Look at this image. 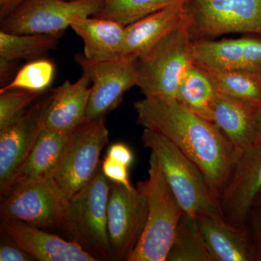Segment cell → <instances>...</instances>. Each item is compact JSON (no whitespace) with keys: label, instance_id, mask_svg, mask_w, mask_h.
I'll list each match as a JSON object with an SVG mask.
<instances>
[{"label":"cell","instance_id":"obj_1","mask_svg":"<svg viewBox=\"0 0 261 261\" xmlns=\"http://www.w3.org/2000/svg\"><path fill=\"white\" fill-rule=\"evenodd\" d=\"M134 107L139 125L167 138L200 168L219 204L236 152L219 127L175 98L144 97Z\"/></svg>","mask_w":261,"mask_h":261},{"label":"cell","instance_id":"obj_2","mask_svg":"<svg viewBox=\"0 0 261 261\" xmlns=\"http://www.w3.org/2000/svg\"><path fill=\"white\" fill-rule=\"evenodd\" d=\"M148 178L139 184L147 203V219L140 241L127 261H166L183 209L151 152Z\"/></svg>","mask_w":261,"mask_h":261},{"label":"cell","instance_id":"obj_3","mask_svg":"<svg viewBox=\"0 0 261 261\" xmlns=\"http://www.w3.org/2000/svg\"><path fill=\"white\" fill-rule=\"evenodd\" d=\"M195 63L189 25L171 31L137 59V86L144 97L176 99L180 82Z\"/></svg>","mask_w":261,"mask_h":261},{"label":"cell","instance_id":"obj_4","mask_svg":"<svg viewBox=\"0 0 261 261\" xmlns=\"http://www.w3.org/2000/svg\"><path fill=\"white\" fill-rule=\"evenodd\" d=\"M143 145L155 154L168 185L184 212L221 215L200 168L173 142L154 130L144 128Z\"/></svg>","mask_w":261,"mask_h":261},{"label":"cell","instance_id":"obj_5","mask_svg":"<svg viewBox=\"0 0 261 261\" xmlns=\"http://www.w3.org/2000/svg\"><path fill=\"white\" fill-rule=\"evenodd\" d=\"M2 202V219L18 220L68 233L70 200L51 176L20 184Z\"/></svg>","mask_w":261,"mask_h":261},{"label":"cell","instance_id":"obj_6","mask_svg":"<svg viewBox=\"0 0 261 261\" xmlns=\"http://www.w3.org/2000/svg\"><path fill=\"white\" fill-rule=\"evenodd\" d=\"M111 181L99 164L88 185L70 200L69 233L72 240L98 260H111L108 207Z\"/></svg>","mask_w":261,"mask_h":261},{"label":"cell","instance_id":"obj_7","mask_svg":"<svg viewBox=\"0 0 261 261\" xmlns=\"http://www.w3.org/2000/svg\"><path fill=\"white\" fill-rule=\"evenodd\" d=\"M109 141L105 116L75 128L51 177L68 199L74 197L94 177L101 151Z\"/></svg>","mask_w":261,"mask_h":261},{"label":"cell","instance_id":"obj_8","mask_svg":"<svg viewBox=\"0 0 261 261\" xmlns=\"http://www.w3.org/2000/svg\"><path fill=\"white\" fill-rule=\"evenodd\" d=\"M192 40L228 34L261 35V0H189Z\"/></svg>","mask_w":261,"mask_h":261},{"label":"cell","instance_id":"obj_9","mask_svg":"<svg viewBox=\"0 0 261 261\" xmlns=\"http://www.w3.org/2000/svg\"><path fill=\"white\" fill-rule=\"evenodd\" d=\"M106 0H23L1 19V31L15 34L61 35L75 17L94 16Z\"/></svg>","mask_w":261,"mask_h":261},{"label":"cell","instance_id":"obj_10","mask_svg":"<svg viewBox=\"0 0 261 261\" xmlns=\"http://www.w3.org/2000/svg\"><path fill=\"white\" fill-rule=\"evenodd\" d=\"M75 61L91 82L86 121L105 116L113 111L121 102L125 92L137 84V58L121 57L95 61L79 53Z\"/></svg>","mask_w":261,"mask_h":261},{"label":"cell","instance_id":"obj_11","mask_svg":"<svg viewBox=\"0 0 261 261\" xmlns=\"http://www.w3.org/2000/svg\"><path fill=\"white\" fill-rule=\"evenodd\" d=\"M147 219V199L141 187L128 188L111 181L108 207L111 260H128L140 241Z\"/></svg>","mask_w":261,"mask_h":261},{"label":"cell","instance_id":"obj_12","mask_svg":"<svg viewBox=\"0 0 261 261\" xmlns=\"http://www.w3.org/2000/svg\"><path fill=\"white\" fill-rule=\"evenodd\" d=\"M260 191L261 144L236 148L229 178L219 202L221 216L236 227H246Z\"/></svg>","mask_w":261,"mask_h":261},{"label":"cell","instance_id":"obj_13","mask_svg":"<svg viewBox=\"0 0 261 261\" xmlns=\"http://www.w3.org/2000/svg\"><path fill=\"white\" fill-rule=\"evenodd\" d=\"M51 94L33 102L0 129V194L4 197L15 171L27 160L46 128Z\"/></svg>","mask_w":261,"mask_h":261},{"label":"cell","instance_id":"obj_14","mask_svg":"<svg viewBox=\"0 0 261 261\" xmlns=\"http://www.w3.org/2000/svg\"><path fill=\"white\" fill-rule=\"evenodd\" d=\"M195 63L210 72L238 71L261 75V35L193 41Z\"/></svg>","mask_w":261,"mask_h":261},{"label":"cell","instance_id":"obj_15","mask_svg":"<svg viewBox=\"0 0 261 261\" xmlns=\"http://www.w3.org/2000/svg\"><path fill=\"white\" fill-rule=\"evenodd\" d=\"M2 229L22 250L39 261H97L78 243L18 220L3 219Z\"/></svg>","mask_w":261,"mask_h":261},{"label":"cell","instance_id":"obj_16","mask_svg":"<svg viewBox=\"0 0 261 261\" xmlns=\"http://www.w3.org/2000/svg\"><path fill=\"white\" fill-rule=\"evenodd\" d=\"M212 261H255L251 238L245 228L230 224L219 214H197Z\"/></svg>","mask_w":261,"mask_h":261},{"label":"cell","instance_id":"obj_17","mask_svg":"<svg viewBox=\"0 0 261 261\" xmlns=\"http://www.w3.org/2000/svg\"><path fill=\"white\" fill-rule=\"evenodd\" d=\"M190 25L186 4L168 7L126 25L121 57L140 58L171 31Z\"/></svg>","mask_w":261,"mask_h":261},{"label":"cell","instance_id":"obj_18","mask_svg":"<svg viewBox=\"0 0 261 261\" xmlns=\"http://www.w3.org/2000/svg\"><path fill=\"white\" fill-rule=\"evenodd\" d=\"M91 82L87 75L75 82L65 81L53 91L47 118L46 128L71 132L85 119L90 96Z\"/></svg>","mask_w":261,"mask_h":261},{"label":"cell","instance_id":"obj_19","mask_svg":"<svg viewBox=\"0 0 261 261\" xmlns=\"http://www.w3.org/2000/svg\"><path fill=\"white\" fill-rule=\"evenodd\" d=\"M70 27L84 42V56L89 60L121 58L126 25L111 19L75 17Z\"/></svg>","mask_w":261,"mask_h":261},{"label":"cell","instance_id":"obj_20","mask_svg":"<svg viewBox=\"0 0 261 261\" xmlns=\"http://www.w3.org/2000/svg\"><path fill=\"white\" fill-rule=\"evenodd\" d=\"M71 132L45 128L28 158L15 171L1 200L23 182L51 176L68 145Z\"/></svg>","mask_w":261,"mask_h":261},{"label":"cell","instance_id":"obj_21","mask_svg":"<svg viewBox=\"0 0 261 261\" xmlns=\"http://www.w3.org/2000/svg\"><path fill=\"white\" fill-rule=\"evenodd\" d=\"M256 108L219 93L213 104V122L235 148L251 145Z\"/></svg>","mask_w":261,"mask_h":261},{"label":"cell","instance_id":"obj_22","mask_svg":"<svg viewBox=\"0 0 261 261\" xmlns=\"http://www.w3.org/2000/svg\"><path fill=\"white\" fill-rule=\"evenodd\" d=\"M218 94L211 73L194 63L180 82L176 99L192 112L213 122V104Z\"/></svg>","mask_w":261,"mask_h":261},{"label":"cell","instance_id":"obj_23","mask_svg":"<svg viewBox=\"0 0 261 261\" xmlns=\"http://www.w3.org/2000/svg\"><path fill=\"white\" fill-rule=\"evenodd\" d=\"M166 261H212L197 215L184 212Z\"/></svg>","mask_w":261,"mask_h":261},{"label":"cell","instance_id":"obj_24","mask_svg":"<svg viewBox=\"0 0 261 261\" xmlns=\"http://www.w3.org/2000/svg\"><path fill=\"white\" fill-rule=\"evenodd\" d=\"M61 35L15 34L0 32V60H37L55 49Z\"/></svg>","mask_w":261,"mask_h":261},{"label":"cell","instance_id":"obj_25","mask_svg":"<svg viewBox=\"0 0 261 261\" xmlns=\"http://www.w3.org/2000/svg\"><path fill=\"white\" fill-rule=\"evenodd\" d=\"M208 72L219 94L254 107L261 104V75L238 71Z\"/></svg>","mask_w":261,"mask_h":261},{"label":"cell","instance_id":"obj_26","mask_svg":"<svg viewBox=\"0 0 261 261\" xmlns=\"http://www.w3.org/2000/svg\"><path fill=\"white\" fill-rule=\"evenodd\" d=\"M189 0H106L97 18L116 20L124 25L134 23L149 14Z\"/></svg>","mask_w":261,"mask_h":261},{"label":"cell","instance_id":"obj_27","mask_svg":"<svg viewBox=\"0 0 261 261\" xmlns=\"http://www.w3.org/2000/svg\"><path fill=\"white\" fill-rule=\"evenodd\" d=\"M56 73V66L50 61L37 59L20 68L10 83L0 89V93L11 90L44 92L50 86Z\"/></svg>","mask_w":261,"mask_h":261},{"label":"cell","instance_id":"obj_28","mask_svg":"<svg viewBox=\"0 0 261 261\" xmlns=\"http://www.w3.org/2000/svg\"><path fill=\"white\" fill-rule=\"evenodd\" d=\"M43 92L11 90L0 93V129L23 112Z\"/></svg>","mask_w":261,"mask_h":261},{"label":"cell","instance_id":"obj_29","mask_svg":"<svg viewBox=\"0 0 261 261\" xmlns=\"http://www.w3.org/2000/svg\"><path fill=\"white\" fill-rule=\"evenodd\" d=\"M128 167L106 156L102 163L103 173L110 181L132 188L128 178Z\"/></svg>","mask_w":261,"mask_h":261},{"label":"cell","instance_id":"obj_30","mask_svg":"<svg viewBox=\"0 0 261 261\" xmlns=\"http://www.w3.org/2000/svg\"><path fill=\"white\" fill-rule=\"evenodd\" d=\"M250 224V233L255 261H261V206L252 207L248 216L247 223Z\"/></svg>","mask_w":261,"mask_h":261},{"label":"cell","instance_id":"obj_31","mask_svg":"<svg viewBox=\"0 0 261 261\" xmlns=\"http://www.w3.org/2000/svg\"><path fill=\"white\" fill-rule=\"evenodd\" d=\"M4 233L5 239L2 240L0 246L1 261H32L35 260L29 254L22 250Z\"/></svg>","mask_w":261,"mask_h":261},{"label":"cell","instance_id":"obj_32","mask_svg":"<svg viewBox=\"0 0 261 261\" xmlns=\"http://www.w3.org/2000/svg\"><path fill=\"white\" fill-rule=\"evenodd\" d=\"M107 157L129 168L134 161V155L128 146L123 143L113 144L108 150Z\"/></svg>","mask_w":261,"mask_h":261},{"label":"cell","instance_id":"obj_33","mask_svg":"<svg viewBox=\"0 0 261 261\" xmlns=\"http://www.w3.org/2000/svg\"><path fill=\"white\" fill-rule=\"evenodd\" d=\"M253 144H261V104L255 108L254 114Z\"/></svg>","mask_w":261,"mask_h":261},{"label":"cell","instance_id":"obj_34","mask_svg":"<svg viewBox=\"0 0 261 261\" xmlns=\"http://www.w3.org/2000/svg\"><path fill=\"white\" fill-rule=\"evenodd\" d=\"M23 0H0V18L10 15Z\"/></svg>","mask_w":261,"mask_h":261},{"label":"cell","instance_id":"obj_35","mask_svg":"<svg viewBox=\"0 0 261 261\" xmlns=\"http://www.w3.org/2000/svg\"><path fill=\"white\" fill-rule=\"evenodd\" d=\"M14 64L15 62L0 60V77L2 84L9 80V77L13 74Z\"/></svg>","mask_w":261,"mask_h":261},{"label":"cell","instance_id":"obj_36","mask_svg":"<svg viewBox=\"0 0 261 261\" xmlns=\"http://www.w3.org/2000/svg\"><path fill=\"white\" fill-rule=\"evenodd\" d=\"M255 206H261V191L259 192L258 195L254 200L253 207Z\"/></svg>","mask_w":261,"mask_h":261},{"label":"cell","instance_id":"obj_37","mask_svg":"<svg viewBox=\"0 0 261 261\" xmlns=\"http://www.w3.org/2000/svg\"><path fill=\"white\" fill-rule=\"evenodd\" d=\"M67 1H76V0H67Z\"/></svg>","mask_w":261,"mask_h":261}]
</instances>
